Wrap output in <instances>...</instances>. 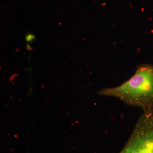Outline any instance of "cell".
<instances>
[{"label":"cell","mask_w":153,"mask_h":153,"mask_svg":"<svg viewBox=\"0 0 153 153\" xmlns=\"http://www.w3.org/2000/svg\"><path fill=\"white\" fill-rule=\"evenodd\" d=\"M98 94L118 98L130 106L143 110L153 108V65H138L133 76L117 87L106 88Z\"/></svg>","instance_id":"cell-1"},{"label":"cell","mask_w":153,"mask_h":153,"mask_svg":"<svg viewBox=\"0 0 153 153\" xmlns=\"http://www.w3.org/2000/svg\"><path fill=\"white\" fill-rule=\"evenodd\" d=\"M119 153H153V125L138 122Z\"/></svg>","instance_id":"cell-2"},{"label":"cell","mask_w":153,"mask_h":153,"mask_svg":"<svg viewBox=\"0 0 153 153\" xmlns=\"http://www.w3.org/2000/svg\"><path fill=\"white\" fill-rule=\"evenodd\" d=\"M36 37L31 33H28L25 37V40L27 42H32L35 40Z\"/></svg>","instance_id":"cell-3"},{"label":"cell","mask_w":153,"mask_h":153,"mask_svg":"<svg viewBox=\"0 0 153 153\" xmlns=\"http://www.w3.org/2000/svg\"><path fill=\"white\" fill-rule=\"evenodd\" d=\"M27 49H28V50H31V49H32V48H30V47H30V46L29 45H27Z\"/></svg>","instance_id":"cell-4"}]
</instances>
